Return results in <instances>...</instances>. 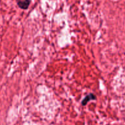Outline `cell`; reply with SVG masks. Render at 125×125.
Listing matches in <instances>:
<instances>
[{
  "label": "cell",
  "mask_w": 125,
  "mask_h": 125,
  "mask_svg": "<svg viewBox=\"0 0 125 125\" xmlns=\"http://www.w3.org/2000/svg\"><path fill=\"white\" fill-rule=\"evenodd\" d=\"M30 3V0H25V1H17V4L20 8L26 9Z\"/></svg>",
  "instance_id": "7a4b0ae2"
},
{
  "label": "cell",
  "mask_w": 125,
  "mask_h": 125,
  "mask_svg": "<svg viewBox=\"0 0 125 125\" xmlns=\"http://www.w3.org/2000/svg\"><path fill=\"white\" fill-rule=\"evenodd\" d=\"M96 96L94 95V94H88V95H87V96H85V98L82 100V105H83V106H85V105L87 104V103L89 102V101H90V100H96Z\"/></svg>",
  "instance_id": "6da1fadb"
}]
</instances>
